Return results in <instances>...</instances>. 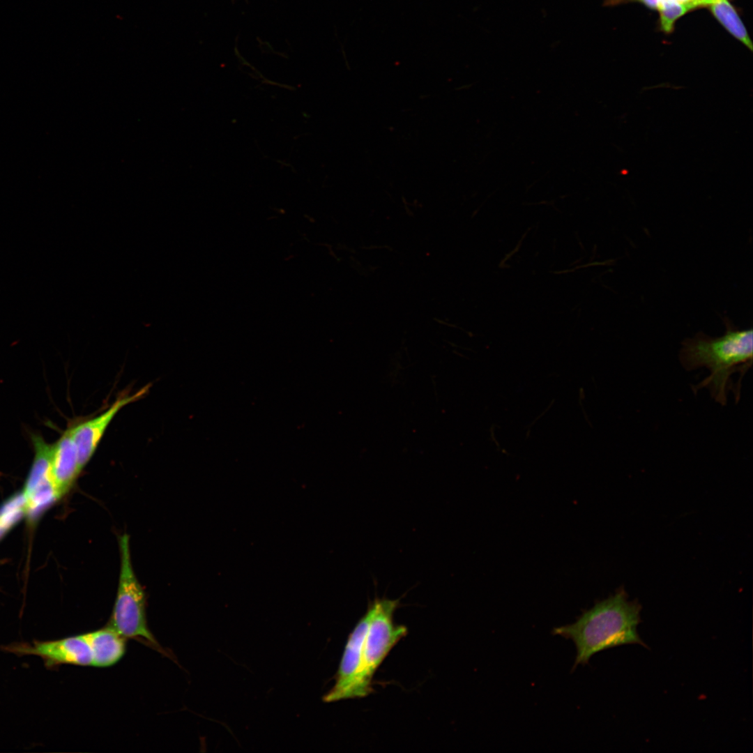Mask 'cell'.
<instances>
[{
  "label": "cell",
  "instance_id": "obj_16",
  "mask_svg": "<svg viewBox=\"0 0 753 753\" xmlns=\"http://www.w3.org/2000/svg\"><path fill=\"white\" fill-rule=\"evenodd\" d=\"M715 1L716 0H691L697 7L708 6Z\"/></svg>",
  "mask_w": 753,
  "mask_h": 753
},
{
  "label": "cell",
  "instance_id": "obj_6",
  "mask_svg": "<svg viewBox=\"0 0 753 753\" xmlns=\"http://www.w3.org/2000/svg\"><path fill=\"white\" fill-rule=\"evenodd\" d=\"M6 648L20 655H38L50 667L60 664L92 665L91 652L83 634L54 641H34L31 644H17Z\"/></svg>",
  "mask_w": 753,
  "mask_h": 753
},
{
  "label": "cell",
  "instance_id": "obj_4",
  "mask_svg": "<svg viewBox=\"0 0 753 753\" xmlns=\"http://www.w3.org/2000/svg\"><path fill=\"white\" fill-rule=\"evenodd\" d=\"M121 568L117 595L109 626L123 637H142L155 644L146 619L144 591L133 571L129 537L119 538Z\"/></svg>",
  "mask_w": 753,
  "mask_h": 753
},
{
  "label": "cell",
  "instance_id": "obj_11",
  "mask_svg": "<svg viewBox=\"0 0 753 753\" xmlns=\"http://www.w3.org/2000/svg\"><path fill=\"white\" fill-rule=\"evenodd\" d=\"M708 6L715 18L731 34L752 50V43L747 31L728 0H716Z\"/></svg>",
  "mask_w": 753,
  "mask_h": 753
},
{
  "label": "cell",
  "instance_id": "obj_10",
  "mask_svg": "<svg viewBox=\"0 0 753 753\" xmlns=\"http://www.w3.org/2000/svg\"><path fill=\"white\" fill-rule=\"evenodd\" d=\"M31 441L35 455L24 492L26 499L40 482L50 478L52 444L47 443L41 435L36 434L31 435Z\"/></svg>",
  "mask_w": 753,
  "mask_h": 753
},
{
  "label": "cell",
  "instance_id": "obj_14",
  "mask_svg": "<svg viewBox=\"0 0 753 753\" xmlns=\"http://www.w3.org/2000/svg\"><path fill=\"white\" fill-rule=\"evenodd\" d=\"M695 8L697 7L691 1L661 0L657 8L660 11L661 29L665 33H670L676 20Z\"/></svg>",
  "mask_w": 753,
  "mask_h": 753
},
{
  "label": "cell",
  "instance_id": "obj_5",
  "mask_svg": "<svg viewBox=\"0 0 753 753\" xmlns=\"http://www.w3.org/2000/svg\"><path fill=\"white\" fill-rule=\"evenodd\" d=\"M148 390L149 386H146L132 395L121 397L100 414L68 428L76 447L80 471L93 457L116 415L126 406L144 396Z\"/></svg>",
  "mask_w": 753,
  "mask_h": 753
},
{
  "label": "cell",
  "instance_id": "obj_13",
  "mask_svg": "<svg viewBox=\"0 0 753 753\" xmlns=\"http://www.w3.org/2000/svg\"><path fill=\"white\" fill-rule=\"evenodd\" d=\"M26 499L24 493L12 496L0 508V539L26 513Z\"/></svg>",
  "mask_w": 753,
  "mask_h": 753
},
{
  "label": "cell",
  "instance_id": "obj_3",
  "mask_svg": "<svg viewBox=\"0 0 753 753\" xmlns=\"http://www.w3.org/2000/svg\"><path fill=\"white\" fill-rule=\"evenodd\" d=\"M399 600L376 598L370 603L371 618L364 639L360 669L351 687L349 699L367 696L372 691L373 676L394 646L407 634L405 626L395 625L393 614Z\"/></svg>",
  "mask_w": 753,
  "mask_h": 753
},
{
  "label": "cell",
  "instance_id": "obj_9",
  "mask_svg": "<svg viewBox=\"0 0 753 753\" xmlns=\"http://www.w3.org/2000/svg\"><path fill=\"white\" fill-rule=\"evenodd\" d=\"M83 634L91 652L93 666H111L124 654V637L109 626Z\"/></svg>",
  "mask_w": 753,
  "mask_h": 753
},
{
  "label": "cell",
  "instance_id": "obj_12",
  "mask_svg": "<svg viewBox=\"0 0 753 753\" xmlns=\"http://www.w3.org/2000/svg\"><path fill=\"white\" fill-rule=\"evenodd\" d=\"M59 498L60 496L49 478L40 482L26 499V513L29 518L33 521Z\"/></svg>",
  "mask_w": 753,
  "mask_h": 753
},
{
  "label": "cell",
  "instance_id": "obj_1",
  "mask_svg": "<svg viewBox=\"0 0 753 753\" xmlns=\"http://www.w3.org/2000/svg\"><path fill=\"white\" fill-rule=\"evenodd\" d=\"M726 332L717 337L699 333L682 342L679 353L681 365L687 371L701 367L710 374L692 386L697 393L707 388L714 400L722 406L727 404V395L732 390L736 402L740 393L732 383V375L738 372L742 377L752 365V329L736 328L730 321H724Z\"/></svg>",
  "mask_w": 753,
  "mask_h": 753
},
{
  "label": "cell",
  "instance_id": "obj_7",
  "mask_svg": "<svg viewBox=\"0 0 753 753\" xmlns=\"http://www.w3.org/2000/svg\"><path fill=\"white\" fill-rule=\"evenodd\" d=\"M371 618L368 607L350 634L332 688L323 697L325 703L349 699L351 687L360 669L364 639Z\"/></svg>",
  "mask_w": 753,
  "mask_h": 753
},
{
  "label": "cell",
  "instance_id": "obj_2",
  "mask_svg": "<svg viewBox=\"0 0 753 753\" xmlns=\"http://www.w3.org/2000/svg\"><path fill=\"white\" fill-rule=\"evenodd\" d=\"M641 606L629 601L621 588L614 595L598 602L570 625L556 628L553 634L571 639L577 648L574 664H586L600 651L624 644L646 647L637 632Z\"/></svg>",
  "mask_w": 753,
  "mask_h": 753
},
{
  "label": "cell",
  "instance_id": "obj_15",
  "mask_svg": "<svg viewBox=\"0 0 753 753\" xmlns=\"http://www.w3.org/2000/svg\"><path fill=\"white\" fill-rule=\"evenodd\" d=\"M638 1L642 2L646 6H648V7H649L651 8H653V9H657L658 8L659 3H660V0H638Z\"/></svg>",
  "mask_w": 753,
  "mask_h": 753
},
{
  "label": "cell",
  "instance_id": "obj_17",
  "mask_svg": "<svg viewBox=\"0 0 753 753\" xmlns=\"http://www.w3.org/2000/svg\"><path fill=\"white\" fill-rule=\"evenodd\" d=\"M660 1H661V0H660ZM672 1H678V2H687V1H690V0H672Z\"/></svg>",
  "mask_w": 753,
  "mask_h": 753
},
{
  "label": "cell",
  "instance_id": "obj_8",
  "mask_svg": "<svg viewBox=\"0 0 753 753\" xmlns=\"http://www.w3.org/2000/svg\"><path fill=\"white\" fill-rule=\"evenodd\" d=\"M80 472L76 447L68 428L52 444L50 477L60 497L70 489Z\"/></svg>",
  "mask_w": 753,
  "mask_h": 753
}]
</instances>
